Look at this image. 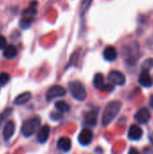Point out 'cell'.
I'll list each match as a JSON object with an SVG mask.
<instances>
[{"label":"cell","mask_w":153,"mask_h":154,"mask_svg":"<svg viewBox=\"0 0 153 154\" xmlns=\"http://www.w3.org/2000/svg\"><path fill=\"white\" fill-rule=\"evenodd\" d=\"M122 108V104L119 101H112L110 102L105 108L103 116H102V125L106 127L109 125L113 120L117 116L120 110Z\"/></svg>","instance_id":"6da1fadb"},{"label":"cell","mask_w":153,"mask_h":154,"mask_svg":"<svg viewBox=\"0 0 153 154\" xmlns=\"http://www.w3.org/2000/svg\"><path fill=\"white\" fill-rule=\"evenodd\" d=\"M124 60L128 66H135L140 57V49L137 42H133L131 45L125 47L124 51Z\"/></svg>","instance_id":"7a4b0ae2"},{"label":"cell","mask_w":153,"mask_h":154,"mask_svg":"<svg viewBox=\"0 0 153 154\" xmlns=\"http://www.w3.org/2000/svg\"><path fill=\"white\" fill-rule=\"evenodd\" d=\"M69 89L72 97L78 101H84L87 98V91L84 85L78 80L71 81L69 84Z\"/></svg>","instance_id":"3957f363"},{"label":"cell","mask_w":153,"mask_h":154,"mask_svg":"<svg viewBox=\"0 0 153 154\" xmlns=\"http://www.w3.org/2000/svg\"><path fill=\"white\" fill-rule=\"evenodd\" d=\"M41 125V119L39 117H33L23 122L21 132L24 137H30L34 134Z\"/></svg>","instance_id":"277c9868"},{"label":"cell","mask_w":153,"mask_h":154,"mask_svg":"<svg viewBox=\"0 0 153 154\" xmlns=\"http://www.w3.org/2000/svg\"><path fill=\"white\" fill-rule=\"evenodd\" d=\"M93 83L95 88L102 92H111L112 90H114V85L111 83L110 84L106 83L104 75L101 73H96L95 75Z\"/></svg>","instance_id":"5b68a950"},{"label":"cell","mask_w":153,"mask_h":154,"mask_svg":"<svg viewBox=\"0 0 153 154\" xmlns=\"http://www.w3.org/2000/svg\"><path fill=\"white\" fill-rule=\"evenodd\" d=\"M66 93H67V91L63 87L56 85V86H53L49 88V90L46 93V99H47V101H50L56 97H64L66 95Z\"/></svg>","instance_id":"8992f818"},{"label":"cell","mask_w":153,"mask_h":154,"mask_svg":"<svg viewBox=\"0 0 153 154\" xmlns=\"http://www.w3.org/2000/svg\"><path fill=\"white\" fill-rule=\"evenodd\" d=\"M108 79L114 86H124L126 81L125 76L118 70H112L108 75Z\"/></svg>","instance_id":"52a82bcc"},{"label":"cell","mask_w":153,"mask_h":154,"mask_svg":"<svg viewBox=\"0 0 153 154\" xmlns=\"http://www.w3.org/2000/svg\"><path fill=\"white\" fill-rule=\"evenodd\" d=\"M151 112L146 107H142L134 116V119L139 124H142V125L147 124L151 120Z\"/></svg>","instance_id":"ba28073f"},{"label":"cell","mask_w":153,"mask_h":154,"mask_svg":"<svg viewBox=\"0 0 153 154\" xmlns=\"http://www.w3.org/2000/svg\"><path fill=\"white\" fill-rule=\"evenodd\" d=\"M92 140H93V133L90 129L85 128L80 132L78 135V143L81 145L87 146L91 143Z\"/></svg>","instance_id":"9c48e42d"},{"label":"cell","mask_w":153,"mask_h":154,"mask_svg":"<svg viewBox=\"0 0 153 154\" xmlns=\"http://www.w3.org/2000/svg\"><path fill=\"white\" fill-rule=\"evenodd\" d=\"M138 82L142 87L144 88H151L153 85V79L151 77L149 71L147 70H142L139 78H138Z\"/></svg>","instance_id":"30bf717a"},{"label":"cell","mask_w":153,"mask_h":154,"mask_svg":"<svg viewBox=\"0 0 153 154\" xmlns=\"http://www.w3.org/2000/svg\"><path fill=\"white\" fill-rule=\"evenodd\" d=\"M142 136V130L136 125H131L128 131V138L132 141H139Z\"/></svg>","instance_id":"8fae6325"},{"label":"cell","mask_w":153,"mask_h":154,"mask_svg":"<svg viewBox=\"0 0 153 154\" xmlns=\"http://www.w3.org/2000/svg\"><path fill=\"white\" fill-rule=\"evenodd\" d=\"M97 110H92L85 115V125L87 126L95 127L97 124Z\"/></svg>","instance_id":"7c38bea8"},{"label":"cell","mask_w":153,"mask_h":154,"mask_svg":"<svg viewBox=\"0 0 153 154\" xmlns=\"http://www.w3.org/2000/svg\"><path fill=\"white\" fill-rule=\"evenodd\" d=\"M117 51L114 46H107L105 48L104 51H103V57L107 61H114L116 60L117 58Z\"/></svg>","instance_id":"4fadbf2b"},{"label":"cell","mask_w":153,"mask_h":154,"mask_svg":"<svg viewBox=\"0 0 153 154\" xmlns=\"http://www.w3.org/2000/svg\"><path fill=\"white\" fill-rule=\"evenodd\" d=\"M15 125L13 121H8L3 130V138L5 141H9L14 134Z\"/></svg>","instance_id":"5bb4252c"},{"label":"cell","mask_w":153,"mask_h":154,"mask_svg":"<svg viewBox=\"0 0 153 154\" xmlns=\"http://www.w3.org/2000/svg\"><path fill=\"white\" fill-rule=\"evenodd\" d=\"M57 147H58V149H60V151L65 152L70 151V149H71V141H70V139L68 138V137H60L58 140Z\"/></svg>","instance_id":"9a60e30c"},{"label":"cell","mask_w":153,"mask_h":154,"mask_svg":"<svg viewBox=\"0 0 153 154\" xmlns=\"http://www.w3.org/2000/svg\"><path fill=\"white\" fill-rule=\"evenodd\" d=\"M17 55V49L14 45H6L4 48V51H3V56L4 58L7 59V60H12L14 58H15Z\"/></svg>","instance_id":"2e32d148"},{"label":"cell","mask_w":153,"mask_h":154,"mask_svg":"<svg viewBox=\"0 0 153 154\" xmlns=\"http://www.w3.org/2000/svg\"><path fill=\"white\" fill-rule=\"evenodd\" d=\"M50 127L48 125L42 126L37 134V140L41 143H44L50 136Z\"/></svg>","instance_id":"e0dca14e"},{"label":"cell","mask_w":153,"mask_h":154,"mask_svg":"<svg viewBox=\"0 0 153 154\" xmlns=\"http://www.w3.org/2000/svg\"><path fill=\"white\" fill-rule=\"evenodd\" d=\"M32 98V94L30 92H23L20 95H18L14 100V104L17 105V106H21L23 104H26L27 102H29Z\"/></svg>","instance_id":"ac0fdd59"},{"label":"cell","mask_w":153,"mask_h":154,"mask_svg":"<svg viewBox=\"0 0 153 154\" xmlns=\"http://www.w3.org/2000/svg\"><path fill=\"white\" fill-rule=\"evenodd\" d=\"M37 2H32L30 6L28 8H26L22 16H25V17H31V18H35V16L37 15Z\"/></svg>","instance_id":"d6986e66"},{"label":"cell","mask_w":153,"mask_h":154,"mask_svg":"<svg viewBox=\"0 0 153 154\" xmlns=\"http://www.w3.org/2000/svg\"><path fill=\"white\" fill-rule=\"evenodd\" d=\"M55 107H56V109H57L60 113H61V114L68 113V112L70 110V106H69L67 102H65V101H63V100L57 101V102L55 103Z\"/></svg>","instance_id":"ffe728a7"},{"label":"cell","mask_w":153,"mask_h":154,"mask_svg":"<svg viewBox=\"0 0 153 154\" xmlns=\"http://www.w3.org/2000/svg\"><path fill=\"white\" fill-rule=\"evenodd\" d=\"M34 20H35V18L22 16V18L20 19V22H19V25L21 27V29L26 30L29 27H31V25L32 24V23L34 22Z\"/></svg>","instance_id":"44dd1931"},{"label":"cell","mask_w":153,"mask_h":154,"mask_svg":"<svg viewBox=\"0 0 153 154\" xmlns=\"http://www.w3.org/2000/svg\"><path fill=\"white\" fill-rule=\"evenodd\" d=\"M92 3H93V0H82V2L80 4V11H79L81 18H84L86 13L88 11Z\"/></svg>","instance_id":"7402d4cb"},{"label":"cell","mask_w":153,"mask_h":154,"mask_svg":"<svg viewBox=\"0 0 153 154\" xmlns=\"http://www.w3.org/2000/svg\"><path fill=\"white\" fill-rule=\"evenodd\" d=\"M79 54H80V51H75L72 55H71V57H70V59H69V64H68V66H67V68L66 69H68L69 67H70V66H75L76 64H77V62H78V58H79Z\"/></svg>","instance_id":"603a6c76"},{"label":"cell","mask_w":153,"mask_h":154,"mask_svg":"<svg viewBox=\"0 0 153 154\" xmlns=\"http://www.w3.org/2000/svg\"><path fill=\"white\" fill-rule=\"evenodd\" d=\"M10 81V75L6 72L0 73V86L5 87Z\"/></svg>","instance_id":"cb8c5ba5"},{"label":"cell","mask_w":153,"mask_h":154,"mask_svg":"<svg viewBox=\"0 0 153 154\" xmlns=\"http://www.w3.org/2000/svg\"><path fill=\"white\" fill-rule=\"evenodd\" d=\"M153 67V59H147L146 60L143 61L142 69V70H147L150 71V69Z\"/></svg>","instance_id":"d4e9b609"},{"label":"cell","mask_w":153,"mask_h":154,"mask_svg":"<svg viewBox=\"0 0 153 154\" xmlns=\"http://www.w3.org/2000/svg\"><path fill=\"white\" fill-rule=\"evenodd\" d=\"M12 111H13V109L12 108H7V109H5L4 112H2L1 114H0V125L11 115V113H12Z\"/></svg>","instance_id":"484cf974"},{"label":"cell","mask_w":153,"mask_h":154,"mask_svg":"<svg viewBox=\"0 0 153 154\" xmlns=\"http://www.w3.org/2000/svg\"><path fill=\"white\" fill-rule=\"evenodd\" d=\"M6 42L5 37L0 34V50H4V48L6 46Z\"/></svg>","instance_id":"4316f807"},{"label":"cell","mask_w":153,"mask_h":154,"mask_svg":"<svg viewBox=\"0 0 153 154\" xmlns=\"http://www.w3.org/2000/svg\"><path fill=\"white\" fill-rule=\"evenodd\" d=\"M146 46H147V48H149L150 50H153V34L148 39V40H147Z\"/></svg>","instance_id":"83f0119b"},{"label":"cell","mask_w":153,"mask_h":154,"mask_svg":"<svg viewBox=\"0 0 153 154\" xmlns=\"http://www.w3.org/2000/svg\"><path fill=\"white\" fill-rule=\"evenodd\" d=\"M61 116H62V115L60 112L59 113H52L50 115V118L53 119V120H60L59 118H61Z\"/></svg>","instance_id":"f1b7e54d"},{"label":"cell","mask_w":153,"mask_h":154,"mask_svg":"<svg viewBox=\"0 0 153 154\" xmlns=\"http://www.w3.org/2000/svg\"><path fill=\"white\" fill-rule=\"evenodd\" d=\"M128 154H140V152H139L135 148H131Z\"/></svg>","instance_id":"f546056e"},{"label":"cell","mask_w":153,"mask_h":154,"mask_svg":"<svg viewBox=\"0 0 153 154\" xmlns=\"http://www.w3.org/2000/svg\"><path fill=\"white\" fill-rule=\"evenodd\" d=\"M150 105H151V106L153 108V95L151 97V101H150Z\"/></svg>","instance_id":"4dcf8cb0"},{"label":"cell","mask_w":153,"mask_h":154,"mask_svg":"<svg viewBox=\"0 0 153 154\" xmlns=\"http://www.w3.org/2000/svg\"><path fill=\"white\" fill-rule=\"evenodd\" d=\"M152 143H153V140H152Z\"/></svg>","instance_id":"1f68e13d"}]
</instances>
